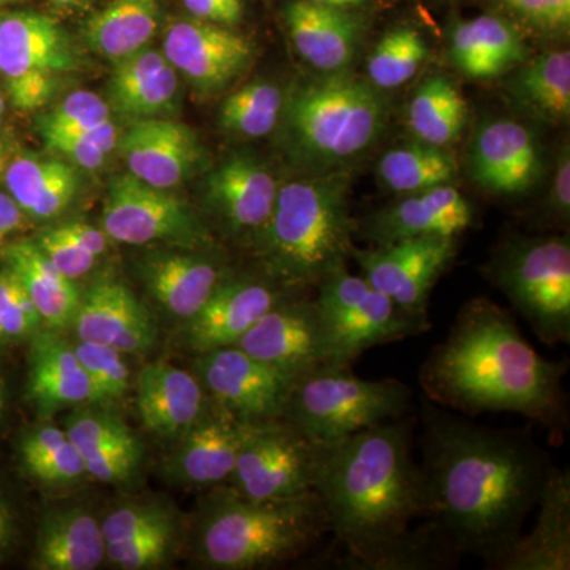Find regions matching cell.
Segmentation results:
<instances>
[{
  "label": "cell",
  "instance_id": "cell-1",
  "mask_svg": "<svg viewBox=\"0 0 570 570\" xmlns=\"http://www.w3.org/2000/svg\"><path fill=\"white\" fill-rule=\"evenodd\" d=\"M420 422L425 519L461 557L497 568L523 534L553 460L530 431L478 425L426 397Z\"/></svg>",
  "mask_w": 570,
  "mask_h": 570
},
{
  "label": "cell",
  "instance_id": "cell-2",
  "mask_svg": "<svg viewBox=\"0 0 570 570\" xmlns=\"http://www.w3.org/2000/svg\"><path fill=\"white\" fill-rule=\"evenodd\" d=\"M414 420L397 417L332 444H321L314 491L346 569L400 570L412 523L426 497L412 453Z\"/></svg>",
  "mask_w": 570,
  "mask_h": 570
},
{
  "label": "cell",
  "instance_id": "cell-3",
  "mask_svg": "<svg viewBox=\"0 0 570 570\" xmlns=\"http://www.w3.org/2000/svg\"><path fill=\"white\" fill-rule=\"evenodd\" d=\"M568 367V360L540 355L508 309L479 296L461 307L419 379L426 400L448 411L469 417L509 412L562 433L569 426Z\"/></svg>",
  "mask_w": 570,
  "mask_h": 570
},
{
  "label": "cell",
  "instance_id": "cell-4",
  "mask_svg": "<svg viewBox=\"0 0 570 570\" xmlns=\"http://www.w3.org/2000/svg\"><path fill=\"white\" fill-rule=\"evenodd\" d=\"M356 232L348 178L326 171L279 184L275 208L253 246L266 275L287 288H309L347 265Z\"/></svg>",
  "mask_w": 570,
  "mask_h": 570
},
{
  "label": "cell",
  "instance_id": "cell-5",
  "mask_svg": "<svg viewBox=\"0 0 570 570\" xmlns=\"http://www.w3.org/2000/svg\"><path fill=\"white\" fill-rule=\"evenodd\" d=\"M330 534L316 491L255 501L227 487L214 491L195 534L198 560L217 570L273 568L298 560Z\"/></svg>",
  "mask_w": 570,
  "mask_h": 570
},
{
  "label": "cell",
  "instance_id": "cell-6",
  "mask_svg": "<svg viewBox=\"0 0 570 570\" xmlns=\"http://www.w3.org/2000/svg\"><path fill=\"white\" fill-rule=\"evenodd\" d=\"M387 107L370 81L346 70L303 82L285 97V134L298 163L336 171L365 154L384 132Z\"/></svg>",
  "mask_w": 570,
  "mask_h": 570
},
{
  "label": "cell",
  "instance_id": "cell-7",
  "mask_svg": "<svg viewBox=\"0 0 570 570\" xmlns=\"http://www.w3.org/2000/svg\"><path fill=\"white\" fill-rule=\"evenodd\" d=\"M412 390L396 379L367 381L352 366L326 365L296 379L283 419L318 444H332L403 417L411 409Z\"/></svg>",
  "mask_w": 570,
  "mask_h": 570
},
{
  "label": "cell",
  "instance_id": "cell-8",
  "mask_svg": "<svg viewBox=\"0 0 570 570\" xmlns=\"http://www.w3.org/2000/svg\"><path fill=\"white\" fill-rule=\"evenodd\" d=\"M485 273L543 344L570 343L568 235L512 236L498 247Z\"/></svg>",
  "mask_w": 570,
  "mask_h": 570
},
{
  "label": "cell",
  "instance_id": "cell-9",
  "mask_svg": "<svg viewBox=\"0 0 570 570\" xmlns=\"http://www.w3.org/2000/svg\"><path fill=\"white\" fill-rule=\"evenodd\" d=\"M316 288L336 366H352L370 348L430 332L428 317L401 309L365 277L351 275L347 265L326 275Z\"/></svg>",
  "mask_w": 570,
  "mask_h": 570
},
{
  "label": "cell",
  "instance_id": "cell-10",
  "mask_svg": "<svg viewBox=\"0 0 570 570\" xmlns=\"http://www.w3.org/2000/svg\"><path fill=\"white\" fill-rule=\"evenodd\" d=\"M78 55L70 33L47 14L0 17V77L17 110L36 111L50 102L62 78L80 69Z\"/></svg>",
  "mask_w": 570,
  "mask_h": 570
},
{
  "label": "cell",
  "instance_id": "cell-11",
  "mask_svg": "<svg viewBox=\"0 0 570 570\" xmlns=\"http://www.w3.org/2000/svg\"><path fill=\"white\" fill-rule=\"evenodd\" d=\"M102 230L112 242L130 246L168 243L194 250L213 247L212 235L193 206L130 174L115 176L108 186Z\"/></svg>",
  "mask_w": 570,
  "mask_h": 570
},
{
  "label": "cell",
  "instance_id": "cell-12",
  "mask_svg": "<svg viewBox=\"0 0 570 570\" xmlns=\"http://www.w3.org/2000/svg\"><path fill=\"white\" fill-rule=\"evenodd\" d=\"M321 444L284 419L249 423L232 489L255 501H275L314 490Z\"/></svg>",
  "mask_w": 570,
  "mask_h": 570
},
{
  "label": "cell",
  "instance_id": "cell-13",
  "mask_svg": "<svg viewBox=\"0 0 570 570\" xmlns=\"http://www.w3.org/2000/svg\"><path fill=\"white\" fill-rule=\"evenodd\" d=\"M303 291L291 288L236 344L292 382L335 365L316 296Z\"/></svg>",
  "mask_w": 570,
  "mask_h": 570
},
{
  "label": "cell",
  "instance_id": "cell-14",
  "mask_svg": "<svg viewBox=\"0 0 570 570\" xmlns=\"http://www.w3.org/2000/svg\"><path fill=\"white\" fill-rule=\"evenodd\" d=\"M456 257V238L422 236L370 249H354L352 258L363 277L401 309L428 317V299L439 277Z\"/></svg>",
  "mask_w": 570,
  "mask_h": 570
},
{
  "label": "cell",
  "instance_id": "cell-15",
  "mask_svg": "<svg viewBox=\"0 0 570 570\" xmlns=\"http://www.w3.org/2000/svg\"><path fill=\"white\" fill-rule=\"evenodd\" d=\"M195 374L216 406L246 423L283 419L291 379L238 346L198 354Z\"/></svg>",
  "mask_w": 570,
  "mask_h": 570
},
{
  "label": "cell",
  "instance_id": "cell-16",
  "mask_svg": "<svg viewBox=\"0 0 570 570\" xmlns=\"http://www.w3.org/2000/svg\"><path fill=\"white\" fill-rule=\"evenodd\" d=\"M163 52L194 89L209 96L224 91L249 70L255 48L227 26L187 18L168 26Z\"/></svg>",
  "mask_w": 570,
  "mask_h": 570
},
{
  "label": "cell",
  "instance_id": "cell-17",
  "mask_svg": "<svg viewBox=\"0 0 570 570\" xmlns=\"http://www.w3.org/2000/svg\"><path fill=\"white\" fill-rule=\"evenodd\" d=\"M288 291L266 273L264 276L228 275L204 307L187 321V346L197 355L236 346Z\"/></svg>",
  "mask_w": 570,
  "mask_h": 570
},
{
  "label": "cell",
  "instance_id": "cell-18",
  "mask_svg": "<svg viewBox=\"0 0 570 570\" xmlns=\"http://www.w3.org/2000/svg\"><path fill=\"white\" fill-rule=\"evenodd\" d=\"M129 174L149 186L175 189L206 168V149L186 124L138 119L119 140Z\"/></svg>",
  "mask_w": 570,
  "mask_h": 570
},
{
  "label": "cell",
  "instance_id": "cell-19",
  "mask_svg": "<svg viewBox=\"0 0 570 570\" xmlns=\"http://www.w3.org/2000/svg\"><path fill=\"white\" fill-rule=\"evenodd\" d=\"M277 190L279 184L264 160L235 153L206 176L205 202L228 235L253 243L272 216Z\"/></svg>",
  "mask_w": 570,
  "mask_h": 570
},
{
  "label": "cell",
  "instance_id": "cell-20",
  "mask_svg": "<svg viewBox=\"0 0 570 570\" xmlns=\"http://www.w3.org/2000/svg\"><path fill=\"white\" fill-rule=\"evenodd\" d=\"M469 171L487 193L519 197L531 193L542 178V149L530 127L521 122H485L472 140Z\"/></svg>",
  "mask_w": 570,
  "mask_h": 570
},
{
  "label": "cell",
  "instance_id": "cell-21",
  "mask_svg": "<svg viewBox=\"0 0 570 570\" xmlns=\"http://www.w3.org/2000/svg\"><path fill=\"white\" fill-rule=\"evenodd\" d=\"M78 341L105 344L124 355L148 354L156 346L151 314L127 285L102 281L81 296L73 324Z\"/></svg>",
  "mask_w": 570,
  "mask_h": 570
},
{
  "label": "cell",
  "instance_id": "cell-22",
  "mask_svg": "<svg viewBox=\"0 0 570 570\" xmlns=\"http://www.w3.org/2000/svg\"><path fill=\"white\" fill-rule=\"evenodd\" d=\"M474 223L471 202L453 184L404 195L370 217L363 235L374 246L422 236L459 238Z\"/></svg>",
  "mask_w": 570,
  "mask_h": 570
},
{
  "label": "cell",
  "instance_id": "cell-23",
  "mask_svg": "<svg viewBox=\"0 0 570 570\" xmlns=\"http://www.w3.org/2000/svg\"><path fill=\"white\" fill-rule=\"evenodd\" d=\"M249 423L216 404L181 439L168 460V475L184 485H219L234 474Z\"/></svg>",
  "mask_w": 570,
  "mask_h": 570
},
{
  "label": "cell",
  "instance_id": "cell-24",
  "mask_svg": "<svg viewBox=\"0 0 570 570\" xmlns=\"http://www.w3.org/2000/svg\"><path fill=\"white\" fill-rule=\"evenodd\" d=\"M202 382L189 371L153 363L137 377V409L146 430L164 439H181L209 407Z\"/></svg>",
  "mask_w": 570,
  "mask_h": 570
},
{
  "label": "cell",
  "instance_id": "cell-25",
  "mask_svg": "<svg viewBox=\"0 0 570 570\" xmlns=\"http://www.w3.org/2000/svg\"><path fill=\"white\" fill-rule=\"evenodd\" d=\"M230 275L219 258L194 249L156 253L141 266V277L167 313L189 321Z\"/></svg>",
  "mask_w": 570,
  "mask_h": 570
},
{
  "label": "cell",
  "instance_id": "cell-26",
  "mask_svg": "<svg viewBox=\"0 0 570 570\" xmlns=\"http://www.w3.org/2000/svg\"><path fill=\"white\" fill-rule=\"evenodd\" d=\"M538 521L513 543L498 570L570 569V475L554 466L543 483Z\"/></svg>",
  "mask_w": 570,
  "mask_h": 570
},
{
  "label": "cell",
  "instance_id": "cell-27",
  "mask_svg": "<svg viewBox=\"0 0 570 570\" xmlns=\"http://www.w3.org/2000/svg\"><path fill=\"white\" fill-rule=\"evenodd\" d=\"M66 431L80 452L86 474L105 483H126L137 475L142 445L118 415L80 409L67 419Z\"/></svg>",
  "mask_w": 570,
  "mask_h": 570
},
{
  "label": "cell",
  "instance_id": "cell-28",
  "mask_svg": "<svg viewBox=\"0 0 570 570\" xmlns=\"http://www.w3.org/2000/svg\"><path fill=\"white\" fill-rule=\"evenodd\" d=\"M284 20L296 52L314 69L337 73L354 61L360 28L352 11L291 0Z\"/></svg>",
  "mask_w": 570,
  "mask_h": 570
},
{
  "label": "cell",
  "instance_id": "cell-29",
  "mask_svg": "<svg viewBox=\"0 0 570 570\" xmlns=\"http://www.w3.org/2000/svg\"><path fill=\"white\" fill-rule=\"evenodd\" d=\"M28 393L41 417L61 409L94 403V389L73 344L59 332L40 330L32 336Z\"/></svg>",
  "mask_w": 570,
  "mask_h": 570
},
{
  "label": "cell",
  "instance_id": "cell-30",
  "mask_svg": "<svg viewBox=\"0 0 570 570\" xmlns=\"http://www.w3.org/2000/svg\"><path fill=\"white\" fill-rule=\"evenodd\" d=\"M528 58L520 26L508 17L480 14L453 26L450 59L472 80H493Z\"/></svg>",
  "mask_w": 570,
  "mask_h": 570
},
{
  "label": "cell",
  "instance_id": "cell-31",
  "mask_svg": "<svg viewBox=\"0 0 570 570\" xmlns=\"http://www.w3.org/2000/svg\"><path fill=\"white\" fill-rule=\"evenodd\" d=\"M178 71L163 51L145 48L112 67L108 97L115 110L130 118H160L178 104Z\"/></svg>",
  "mask_w": 570,
  "mask_h": 570
},
{
  "label": "cell",
  "instance_id": "cell-32",
  "mask_svg": "<svg viewBox=\"0 0 570 570\" xmlns=\"http://www.w3.org/2000/svg\"><path fill=\"white\" fill-rule=\"evenodd\" d=\"M3 181L21 212L36 220L61 216L80 189V175L73 164L62 157L31 153L11 157Z\"/></svg>",
  "mask_w": 570,
  "mask_h": 570
},
{
  "label": "cell",
  "instance_id": "cell-33",
  "mask_svg": "<svg viewBox=\"0 0 570 570\" xmlns=\"http://www.w3.org/2000/svg\"><path fill=\"white\" fill-rule=\"evenodd\" d=\"M102 528L81 508L55 509L40 523L33 568L94 570L105 560Z\"/></svg>",
  "mask_w": 570,
  "mask_h": 570
},
{
  "label": "cell",
  "instance_id": "cell-34",
  "mask_svg": "<svg viewBox=\"0 0 570 570\" xmlns=\"http://www.w3.org/2000/svg\"><path fill=\"white\" fill-rule=\"evenodd\" d=\"M7 266L31 296L47 330L62 332L73 324L81 295L75 281L62 275L41 253L36 239H20L3 249Z\"/></svg>",
  "mask_w": 570,
  "mask_h": 570
},
{
  "label": "cell",
  "instance_id": "cell-35",
  "mask_svg": "<svg viewBox=\"0 0 570 570\" xmlns=\"http://www.w3.org/2000/svg\"><path fill=\"white\" fill-rule=\"evenodd\" d=\"M163 18L160 0H111L85 24L89 50L116 62L148 48Z\"/></svg>",
  "mask_w": 570,
  "mask_h": 570
},
{
  "label": "cell",
  "instance_id": "cell-36",
  "mask_svg": "<svg viewBox=\"0 0 570 570\" xmlns=\"http://www.w3.org/2000/svg\"><path fill=\"white\" fill-rule=\"evenodd\" d=\"M510 85L515 102L534 118L564 122L570 116V55L554 50L521 63Z\"/></svg>",
  "mask_w": 570,
  "mask_h": 570
},
{
  "label": "cell",
  "instance_id": "cell-37",
  "mask_svg": "<svg viewBox=\"0 0 570 570\" xmlns=\"http://www.w3.org/2000/svg\"><path fill=\"white\" fill-rule=\"evenodd\" d=\"M468 121L463 94L444 75H433L419 86L407 108L411 132L426 145L445 146L459 140Z\"/></svg>",
  "mask_w": 570,
  "mask_h": 570
},
{
  "label": "cell",
  "instance_id": "cell-38",
  "mask_svg": "<svg viewBox=\"0 0 570 570\" xmlns=\"http://www.w3.org/2000/svg\"><path fill=\"white\" fill-rule=\"evenodd\" d=\"M377 171L390 190L409 195L452 184L459 164L448 149L420 141L385 153Z\"/></svg>",
  "mask_w": 570,
  "mask_h": 570
},
{
  "label": "cell",
  "instance_id": "cell-39",
  "mask_svg": "<svg viewBox=\"0 0 570 570\" xmlns=\"http://www.w3.org/2000/svg\"><path fill=\"white\" fill-rule=\"evenodd\" d=\"M284 104V92L273 82H249L224 100L220 126L238 137H265L279 124Z\"/></svg>",
  "mask_w": 570,
  "mask_h": 570
},
{
  "label": "cell",
  "instance_id": "cell-40",
  "mask_svg": "<svg viewBox=\"0 0 570 570\" xmlns=\"http://www.w3.org/2000/svg\"><path fill=\"white\" fill-rule=\"evenodd\" d=\"M21 460L33 479L43 483H71L85 478L86 468L66 430L40 426L21 442Z\"/></svg>",
  "mask_w": 570,
  "mask_h": 570
},
{
  "label": "cell",
  "instance_id": "cell-41",
  "mask_svg": "<svg viewBox=\"0 0 570 570\" xmlns=\"http://www.w3.org/2000/svg\"><path fill=\"white\" fill-rule=\"evenodd\" d=\"M428 56L430 48L422 33L401 26L379 40L367 58V78L377 89L400 88L419 73Z\"/></svg>",
  "mask_w": 570,
  "mask_h": 570
},
{
  "label": "cell",
  "instance_id": "cell-42",
  "mask_svg": "<svg viewBox=\"0 0 570 570\" xmlns=\"http://www.w3.org/2000/svg\"><path fill=\"white\" fill-rule=\"evenodd\" d=\"M94 389V403L119 401L129 390L130 371L124 354L105 344L78 341L73 344Z\"/></svg>",
  "mask_w": 570,
  "mask_h": 570
},
{
  "label": "cell",
  "instance_id": "cell-43",
  "mask_svg": "<svg viewBox=\"0 0 570 570\" xmlns=\"http://www.w3.org/2000/svg\"><path fill=\"white\" fill-rule=\"evenodd\" d=\"M175 524L174 513L165 505L156 502H135L111 510L100 523V528L105 543L116 546Z\"/></svg>",
  "mask_w": 570,
  "mask_h": 570
},
{
  "label": "cell",
  "instance_id": "cell-44",
  "mask_svg": "<svg viewBox=\"0 0 570 570\" xmlns=\"http://www.w3.org/2000/svg\"><path fill=\"white\" fill-rule=\"evenodd\" d=\"M111 119L110 107L97 94L77 91L70 94L58 107L39 119V132L81 134L97 124Z\"/></svg>",
  "mask_w": 570,
  "mask_h": 570
},
{
  "label": "cell",
  "instance_id": "cell-45",
  "mask_svg": "<svg viewBox=\"0 0 570 570\" xmlns=\"http://www.w3.org/2000/svg\"><path fill=\"white\" fill-rule=\"evenodd\" d=\"M0 324L7 340L17 341L36 336L45 328L31 296L9 266L0 272Z\"/></svg>",
  "mask_w": 570,
  "mask_h": 570
},
{
  "label": "cell",
  "instance_id": "cell-46",
  "mask_svg": "<svg viewBox=\"0 0 570 570\" xmlns=\"http://www.w3.org/2000/svg\"><path fill=\"white\" fill-rule=\"evenodd\" d=\"M176 543L175 527L163 528L129 540V542L107 546L105 558L116 568L126 570L156 569L168 561Z\"/></svg>",
  "mask_w": 570,
  "mask_h": 570
},
{
  "label": "cell",
  "instance_id": "cell-47",
  "mask_svg": "<svg viewBox=\"0 0 570 570\" xmlns=\"http://www.w3.org/2000/svg\"><path fill=\"white\" fill-rule=\"evenodd\" d=\"M510 20L543 36H564L570 28V0H493Z\"/></svg>",
  "mask_w": 570,
  "mask_h": 570
},
{
  "label": "cell",
  "instance_id": "cell-48",
  "mask_svg": "<svg viewBox=\"0 0 570 570\" xmlns=\"http://www.w3.org/2000/svg\"><path fill=\"white\" fill-rule=\"evenodd\" d=\"M36 243L41 253L47 255L48 261L71 281L88 275L99 261L96 255L88 253L77 239L71 238L63 230L62 225L43 232Z\"/></svg>",
  "mask_w": 570,
  "mask_h": 570
},
{
  "label": "cell",
  "instance_id": "cell-49",
  "mask_svg": "<svg viewBox=\"0 0 570 570\" xmlns=\"http://www.w3.org/2000/svg\"><path fill=\"white\" fill-rule=\"evenodd\" d=\"M45 145L52 154H59L67 163L85 170H97L107 160L108 154L82 135L45 134Z\"/></svg>",
  "mask_w": 570,
  "mask_h": 570
},
{
  "label": "cell",
  "instance_id": "cell-50",
  "mask_svg": "<svg viewBox=\"0 0 570 570\" xmlns=\"http://www.w3.org/2000/svg\"><path fill=\"white\" fill-rule=\"evenodd\" d=\"M186 10L197 20L213 24H238L245 14V0H183Z\"/></svg>",
  "mask_w": 570,
  "mask_h": 570
},
{
  "label": "cell",
  "instance_id": "cell-51",
  "mask_svg": "<svg viewBox=\"0 0 570 570\" xmlns=\"http://www.w3.org/2000/svg\"><path fill=\"white\" fill-rule=\"evenodd\" d=\"M550 212L564 223L569 219L570 212V157L569 146L561 149L558 157L557 171H554L553 189L550 195Z\"/></svg>",
  "mask_w": 570,
  "mask_h": 570
},
{
  "label": "cell",
  "instance_id": "cell-52",
  "mask_svg": "<svg viewBox=\"0 0 570 570\" xmlns=\"http://www.w3.org/2000/svg\"><path fill=\"white\" fill-rule=\"evenodd\" d=\"M26 216L9 193L0 190V249L10 245V239L24 227Z\"/></svg>",
  "mask_w": 570,
  "mask_h": 570
},
{
  "label": "cell",
  "instance_id": "cell-53",
  "mask_svg": "<svg viewBox=\"0 0 570 570\" xmlns=\"http://www.w3.org/2000/svg\"><path fill=\"white\" fill-rule=\"evenodd\" d=\"M62 227L71 238L77 239L88 253L96 255L97 258L107 253L110 238L102 228L86 223H71L62 225Z\"/></svg>",
  "mask_w": 570,
  "mask_h": 570
},
{
  "label": "cell",
  "instance_id": "cell-54",
  "mask_svg": "<svg viewBox=\"0 0 570 570\" xmlns=\"http://www.w3.org/2000/svg\"><path fill=\"white\" fill-rule=\"evenodd\" d=\"M11 534H13V523H11L10 510L0 497V551L9 547Z\"/></svg>",
  "mask_w": 570,
  "mask_h": 570
},
{
  "label": "cell",
  "instance_id": "cell-55",
  "mask_svg": "<svg viewBox=\"0 0 570 570\" xmlns=\"http://www.w3.org/2000/svg\"><path fill=\"white\" fill-rule=\"evenodd\" d=\"M318 6L332 7V9L352 11L365 6L367 0H309Z\"/></svg>",
  "mask_w": 570,
  "mask_h": 570
},
{
  "label": "cell",
  "instance_id": "cell-56",
  "mask_svg": "<svg viewBox=\"0 0 570 570\" xmlns=\"http://www.w3.org/2000/svg\"><path fill=\"white\" fill-rule=\"evenodd\" d=\"M11 157L10 146L7 145V141L0 140V181L3 179V175H6L7 165H9Z\"/></svg>",
  "mask_w": 570,
  "mask_h": 570
},
{
  "label": "cell",
  "instance_id": "cell-57",
  "mask_svg": "<svg viewBox=\"0 0 570 570\" xmlns=\"http://www.w3.org/2000/svg\"><path fill=\"white\" fill-rule=\"evenodd\" d=\"M55 6L62 7V9H78V7L86 6L91 0H50Z\"/></svg>",
  "mask_w": 570,
  "mask_h": 570
},
{
  "label": "cell",
  "instance_id": "cell-58",
  "mask_svg": "<svg viewBox=\"0 0 570 570\" xmlns=\"http://www.w3.org/2000/svg\"><path fill=\"white\" fill-rule=\"evenodd\" d=\"M3 409H6V390H3L2 381H0V417H2Z\"/></svg>",
  "mask_w": 570,
  "mask_h": 570
},
{
  "label": "cell",
  "instance_id": "cell-59",
  "mask_svg": "<svg viewBox=\"0 0 570 570\" xmlns=\"http://www.w3.org/2000/svg\"><path fill=\"white\" fill-rule=\"evenodd\" d=\"M6 111V104H3L2 94H0V126H2V115Z\"/></svg>",
  "mask_w": 570,
  "mask_h": 570
},
{
  "label": "cell",
  "instance_id": "cell-60",
  "mask_svg": "<svg viewBox=\"0 0 570 570\" xmlns=\"http://www.w3.org/2000/svg\"><path fill=\"white\" fill-rule=\"evenodd\" d=\"M7 336L6 332H3V326L0 324V347H2V344L6 343Z\"/></svg>",
  "mask_w": 570,
  "mask_h": 570
},
{
  "label": "cell",
  "instance_id": "cell-61",
  "mask_svg": "<svg viewBox=\"0 0 570 570\" xmlns=\"http://www.w3.org/2000/svg\"><path fill=\"white\" fill-rule=\"evenodd\" d=\"M10 2H17V0H0V6H3V3H10Z\"/></svg>",
  "mask_w": 570,
  "mask_h": 570
}]
</instances>
